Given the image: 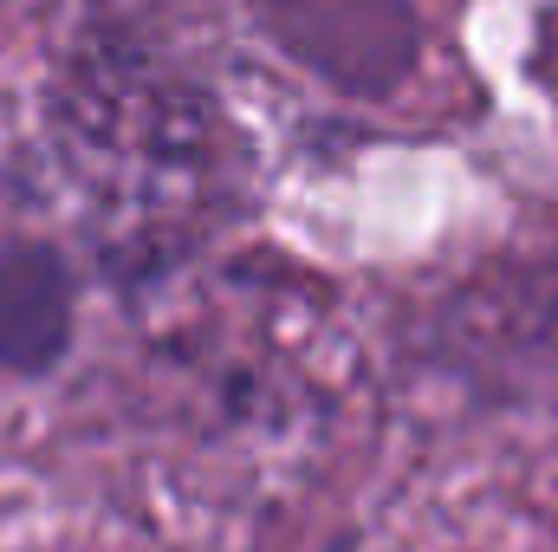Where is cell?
I'll list each match as a JSON object with an SVG mask.
<instances>
[{
  "instance_id": "6da1fadb",
  "label": "cell",
  "mask_w": 558,
  "mask_h": 552,
  "mask_svg": "<svg viewBox=\"0 0 558 552\" xmlns=\"http://www.w3.org/2000/svg\"><path fill=\"white\" fill-rule=\"evenodd\" d=\"M78 279L59 248L0 235V377H46L72 351Z\"/></svg>"
}]
</instances>
